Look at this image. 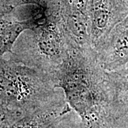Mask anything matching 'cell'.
Here are the masks:
<instances>
[{"label": "cell", "mask_w": 128, "mask_h": 128, "mask_svg": "<svg viewBox=\"0 0 128 128\" xmlns=\"http://www.w3.org/2000/svg\"><path fill=\"white\" fill-rule=\"evenodd\" d=\"M76 46L59 17L46 9L41 20L19 36L9 57L53 80Z\"/></svg>", "instance_id": "cell-1"}, {"label": "cell", "mask_w": 128, "mask_h": 128, "mask_svg": "<svg viewBox=\"0 0 128 128\" xmlns=\"http://www.w3.org/2000/svg\"><path fill=\"white\" fill-rule=\"evenodd\" d=\"M50 76L9 58L0 56V102L24 110L56 103L61 92Z\"/></svg>", "instance_id": "cell-2"}, {"label": "cell", "mask_w": 128, "mask_h": 128, "mask_svg": "<svg viewBox=\"0 0 128 128\" xmlns=\"http://www.w3.org/2000/svg\"><path fill=\"white\" fill-rule=\"evenodd\" d=\"M46 9L59 17L76 45L91 46L88 0H50Z\"/></svg>", "instance_id": "cell-3"}, {"label": "cell", "mask_w": 128, "mask_h": 128, "mask_svg": "<svg viewBox=\"0 0 128 128\" xmlns=\"http://www.w3.org/2000/svg\"><path fill=\"white\" fill-rule=\"evenodd\" d=\"M90 44L96 49L114 26L128 14L122 0H88Z\"/></svg>", "instance_id": "cell-4"}, {"label": "cell", "mask_w": 128, "mask_h": 128, "mask_svg": "<svg viewBox=\"0 0 128 128\" xmlns=\"http://www.w3.org/2000/svg\"><path fill=\"white\" fill-rule=\"evenodd\" d=\"M106 71H113L128 63V14L117 24L96 49Z\"/></svg>", "instance_id": "cell-5"}, {"label": "cell", "mask_w": 128, "mask_h": 128, "mask_svg": "<svg viewBox=\"0 0 128 128\" xmlns=\"http://www.w3.org/2000/svg\"><path fill=\"white\" fill-rule=\"evenodd\" d=\"M14 10L0 16V56L12 54L19 36L34 26L45 14V9L36 6L28 17L20 19L13 15Z\"/></svg>", "instance_id": "cell-6"}, {"label": "cell", "mask_w": 128, "mask_h": 128, "mask_svg": "<svg viewBox=\"0 0 128 128\" xmlns=\"http://www.w3.org/2000/svg\"><path fill=\"white\" fill-rule=\"evenodd\" d=\"M117 102L128 104V63L113 71H108Z\"/></svg>", "instance_id": "cell-7"}, {"label": "cell", "mask_w": 128, "mask_h": 128, "mask_svg": "<svg viewBox=\"0 0 128 128\" xmlns=\"http://www.w3.org/2000/svg\"><path fill=\"white\" fill-rule=\"evenodd\" d=\"M49 1L50 0H9V2L14 9L24 5H36L46 9V5Z\"/></svg>", "instance_id": "cell-8"}, {"label": "cell", "mask_w": 128, "mask_h": 128, "mask_svg": "<svg viewBox=\"0 0 128 128\" xmlns=\"http://www.w3.org/2000/svg\"><path fill=\"white\" fill-rule=\"evenodd\" d=\"M14 9L9 2V0H0V16L12 12Z\"/></svg>", "instance_id": "cell-9"}, {"label": "cell", "mask_w": 128, "mask_h": 128, "mask_svg": "<svg viewBox=\"0 0 128 128\" xmlns=\"http://www.w3.org/2000/svg\"><path fill=\"white\" fill-rule=\"evenodd\" d=\"M122 1L124 3V4L126 5V6L128 7V0H122Z\"/></svg>", "instance_id": "cell-10"}]
</instances>
